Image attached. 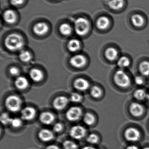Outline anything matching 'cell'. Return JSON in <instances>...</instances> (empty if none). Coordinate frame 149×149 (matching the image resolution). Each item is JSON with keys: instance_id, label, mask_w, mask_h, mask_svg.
Returning <instances> with one entry per match:
<instances>
[{"instance_id": "6da1fadb", "label": "cell", "mask_w": 149, "mask_h": 149, "mask_svg": "<svg viewBox=\"0 0 149 149\" xmlns=\"http://www.w3.org/2000/svg\"><path fill=\"white\" fill-rule=\"evenodd\" d=\"M24 44L23 39L22 37L16 33L8 35L4 41V45L7 49L12 51L22 49Z\"/></svg>"}, {"instance_id": "7a4b0ae2", "label": "cell", "mask_w": 149, "mask_h": 149, "mask_svg": "<svg viewBox=\"0 0 149 149\" xmlns=\"http://www.w3.org/2000/svg\"><path fill=\"white\" fill-rule=\"evenodd\" d=\"M74 30L77 35L84 36L86 35L90 29V23L86 18L80 17L77 18L74 23Z\"/></svg>"}, {"instance_id": "3957f363", "label": "cell", "mask_w": 149, "mask_h": 149, "mask_svg": "<svg viewBox=\"0 0 149 149\" xmlns=\"http://www.w3.org/2000/svg\"><path fill=\"white\" fill-rule=\"evenodd\" d=\"M114 80L117 86L124 88L128 87L131 81L129 75L122 70L116 72L114 76Z\"/></svg>"}, {"instance_id": "277c9868", "label": "cell", "mask_w": 149, "mask_h": 149, "mask_svg": "<svg viewBox=\"0 0 149 149\" xmlns=\"http://www.w3.org/2000/svg\"><path fill=\"white\" fill-rule=\"evenodd\" d=\"M22 101L17 95H11L7 97L5 100L6 107L12 112H18L21 109Z\"/></svg>"}, {"instance_id": "5b68a950", "label": "cell", "mask_w": 149, "mask_h": 149, "mask_svg": "<svg viewBox=\"0 0 149 149\" xmlns=\"http://www.w3.org/2000/svg\"><path fill=\"white\" fill-rule=\"evenodd\" d=\"M87 130L83 126L75 125L72 127L69 131V135L73 139L80 140L86 135Z\"/></svg>"}, {"instance_id": "8992f818", "label": "cell", "mask_w": 149, "mask_h": 149, "mask_svg": "<svg viewBox=\"0 0 149 149\" xmlns=\"http://www.w3.org/2000/svg\"><path fill=\"white\" fill-rule=\"evenodd\" d=\"M82 112L79 107H73L70 108L66 113V119L71 122L78 120L82 116Z\"/></svg>"}, {"instance_id": "52a82bcc", "label": "cell", "mask_w": 149, "mask_h": 149, "mask_svg": "<svg viewBox=\"0 0 149 149\" xmlns=\"http://www.w3.org/2000/svg\"><path fill=\"white\" fill-rule=\"evenodd\" d=\"M125 136L129 141L136 142L141 138V133L135 128H129L125 131Z\"/></svg>"}, {"instance_id": "ba28073f", "label": "cell", "mask_w": 149, "mask_h": 149, "mask_svg": "<svg viewBox=\"0 0 149 149\" xmlns=\"http://www.w3.org/2000/svg\"><path fill=\"white\" fill-rule=\"evenodd\" d=\"M38 137L42 142H49L54 139V133L48 129H43L38 132Z\"/></svg>"}, {"instance_id": "9c48e42d", "label": "cell", "mask_w": 149, "mask_h": 149, "mask_svg": "<svg viewBox=\"0 0 149 149\" xmlns=\"http://www.w3.org/2000/svg\"><path fill=\"white\" fill-rule=\"evenodd\" d=\"M85 57L82 55H77L73 56L70 59L71 65L75 68H80L83 67L86 63Z\"/></svg>"}, {"instance_id": "30bf717a", "label": "cell", "mask_w": 149, "mask_h": 149, "mask_svg": "<svg viewBox=\"0 0 149 149\" xmlns=\"http://www.w3.org/2000/svg\"><path fill=\"white\" fill-rule=\"evenodd\" d=\"M36 115V110L31 107H26L21 112V117L25 121L31 120L35 118Z\"/></svg>"}, {"instance_id": "8fae6325", "label": "cell", "mask_w": 149, "mask_h": 149, "mask_svg": "<svg viewBox=\"0 0 149 149\" xmlns=\"http://www.w3.org/2000/svg\"><path fill=\"white\" fill-rule=\"evenodd\" d=\"M68 102L69 100L66 96H58L53 101V107L57 110H62L66 107Z\"/></svg>"}, {"instance_id": "7c38bea8", "label": "cell", "mask_w": 149, "mask_h": 149, "mask_svg": "<svg viewBox=\"0 0 149 149\" xmlns=\"http://www.w3.org/2000/svg\"><path fill=\"white\" fill-rule=\"evenodd\" d=\"M129 110L131 114L135 117H140L144 112V108L138 102H133L130 105Z\"/></svg>"}, {"instance_id": "4fadbf2b", "label": "cell", "mask_w": 149, "mask_h": 149, "mask_svg": "<svg viewBox=\"0 0 149 149\" xmlns=\"http://www.w3.org/2000/svg\"><path fill=\"white\" fill-rule=\"evenodd\" d=\"M33 30L36 35L43 36L48 32L49 31V27L45 23L39 22L34 25Z\"/></svg>"}, {"instance_id": "5bb4252c", "label": "cell", "mask_w": 149, "mask_h": 149, "mask_svg": "<svg viewBox=\"0 0 149 149\" xmlns=\"http://www.w3.org/2000/svg\"><path fill=\"white\" fill-rule=\"evenodd\" d=\"M39 120L43 124L46 125H50L54 122L55 116L50 112H43L40 115Z\"/></svg>"}, {"instance_id": "9a60e30c", "label": "cell", "mask_w": 149, "mask_h": 149, "mask_svg": "<svg viewBox=\"0 0 149 149\" xmlns=\"http://www.w3.org/2000/svg\"><path fill=\"white\" fill-rule=\"evenodd\" d=\"M89 83L87 80L83 78H78L74 82V87L80 91H85L89 87Z\"/></svg>"}, {"instance_id": "2e32d148", "label": "cell", "mask_w": 149, "mask_h": 149, "mask_svg": "<svg viewBox=\"0 0 149 149\" xmlns=\"http://www.w3.org/2000/svg\"><path fill=\"white\" fill-rule=\"evenodd\" d=\"M4 21L9 24H13L16 21L17 15L14 10L8 9L4 11L3 14Z\"/></svg>"}, {"instance_id": "e0dca14e", "label": "cell", "mask_w": 149, "mask_h": 149, "mask_svg": "<svg viewBox=\"0 0 149 149\" xmlns=\"http://www.w3.org/2000/svg\"><path fill=\"white\" fill-rule=\"evenodd\" d=\"M110 23V20L107 17L101 16L97 20L96 25L99 29L105 30L108 28Z\"/></svg>"}, {"instance_id": "ac0fdd59", "label": "cell", "mask_w": 149, "mask_h": 149, "mask_svg": "<svg viewBox=\"0 0 149 149\" xmlns=\"http://www.w3.org/2000/svg\"><path fill=\"white\" fill-rule=\"evenodd\" d=\"M105 56L109 61H113L118 58L119 52L115 48L110 47L106 50Z\"/></svg>"}, {"instance_id": "d6986e66", "label": "cell", "mask_w": 149, "mask_h": 149, "mask_svg": "<svg viewBox=\"0 0 149 149\" xmlns=\"http://www.w3.org/2000/svg\"><path fill=\"white\" fill-rule=\"evenodd\" d=\"M15 85L19 89H24L29 86V81L25 77L19 76L17 77L15 82Z\"/></svg>"}, {"instance_id": "ffe728a7", "label": "cell", "mask_w": 149, "mask_h": 149, "mask_svg": "<svg viewBox=\"0 0 149 149\" xmlns=\"http://www.w3.org/2000/svg\"><path fill=\"white\" fill-rule=\"evenodd\" d=\"M29 76L33 81L38 82L43 79V74L40 70L37 69H33L30 71Z\"/></svg>"}, {"instance_id": "44dd1931", "label": "cell", "mask_w": 149, "mask_h": 149, "mask_svg": "<svg viewBox=\"0 0 149 149\" xmlns=\"http://www.w3.org/2000/svg\"><path fill=\"white\" fill-rule=\"evenodd\" d=\"M131 21L132 24L135 27H140L144 24V17L140 14H135L132 16L131 17Z\"/></svg>"}, {"instance_id": "7402d4cb", "label": "cell", "mask_w": 149, "mask_h": 149, "mask_svg": "<svg viewBox=\"0 0 149 149\" xmlns=\"http://www.w3.org/2000/svg\"><path fill=\"white\" fill-rule=\"evenodd\" d=\"M124 4V0H110L108 3L109 8L114 10H118L122 8Z\"/></svg>"}, {"instance_id": "603a6c76", "label": "cell", "mask_w": 149, "mask_h": 149, "mask_svg": "<svg viewBox=\"0 0 149 149\" xmlns=\"http://www.w3.org/2000/svg\"><path fill=\"white\" fill-rule=\"evenodd\" d=\"M67 47L68 49L72 52L78 51L80 48V42L78 39H71L68 42Z\"/></svg>"}, {"instance_id": "cb8c5ba5", "label": "cell", "mask_w": 149, "mask_h": 149, "mask_svg": "<svg viewBox=\"0 0 149 149\" xmlns=\"http://www.w3.org/2000/svg\"><path fill=\"white\" fill-rule=\"evenodd\" d=\"M139 70L141 74L144 76L149 75V62L143 61L139 65Z\"/></svg>"}, {"instance_id": "d4e9b609", "label": "cell", "mask_w": 149, "mask_h": 149, "mask_svg": "<svg viewBox=\"0 0 149 149\" xmlns=\"http://www.w3.org/2000/svg\"><path fill=\"white\" fill-rule=\"evenodd\" d=\"M59 29L61 34L64 36H69L71 33V27L68 24H62L60 25Z\"/></svg>"}, {"instance_id": "484cf974", "label": "cell", "mask_w": 149, "mask_h": 149, "mask_svg": "<svg viewBox=\"0 0 149 149\" xmlns=\"http://www.w3.org/2000/svg\"><path fill=\"white\" fill-rule=\"evenodd\" d=\"M95 117L92 114L87 113L85 114L83 117V121L87 126H91L95 122Z\"/></svg>"}, {"instance_id": "4316f807", "label": "cell", "mask_w": 149, "mask_h": 149, "mask_svg": "<svg viewBox=\"0 0 149 149\" xmlns=\"http://www.w3.org/2000/svg\"><path fill=\"white\" fill-rule=\"evenodd\" d=\"M130 65V60L126 56L120 58L117 62V65L121 69H124L128 67Z\"/></svg>"}, {"instance_id": "83f0119b", "label": "cell", "mask_w": 149, "mask_h": 149, "mask_svg": "<svg viewBox=\"0 0 149 149\" xmlns=\"http://www.w3.org/2000/svg\"><path fill=\"white\" fill-rule=\"evenodd\" d=\"M148 95L146 91L142 88L137 89L134 93L135 98L139 100H143L147 98Z\"/></svg>"}, {"instance_id": "f1b7e54d", "label": "cell", "mask_w": 149, "mask_h": 149, "mask_svg": "<svg viewBox=\"0 0 149 149\" xmlns=\"http://www.w3.org/2000/svg\"><path fill=\"white\" fill-rule=\"evenodd\" d=\"M19 58L23 62H28L30 61L31 56L29 52L26 50H22L19 55Z\"/></svg>"}, {"instance_id": "f546056e", "label": "cell", "mask_w": 149, "mask_h": 149, "mask_svg": "<svg viewBox=\"0 0 149 149\" xmlns=\"http://www.w3.org/2000/svg\"><path fill=\"white\" fill-rule=\"evenodd\" d=\"M63 147L64 149H78V144L70 140L64 141L63 143Z\"/></svg>"}, {"instance_id": "4dcf8cb0", "label": "cell", "mask_w": 149, "mask_h": 149, "mask_svg": "<svg viewBox=\"0 0 149 149\" xmlns=\"http://www.w3.org/2000/svg\"><path fill=\"white\" fill-rule=\"evenodd\" d=\"M86 141L88 143L91 144H96L98 143L99 141V136L94 134H90L87 136Z\"/></svg>"}, {"instance_id": "1f68e13d", "label": "cell", "mask_w": 149, "mask_h": 149, "mask_svg": "<svg viewBox=\"0 0 149 149\" xmlns=\"http://www.w3.org/2000/svg\"><path fill=\"white\" fill-rule=\"evenodd\" d=\"M11 119L12 118H10L9 115L6 113H3L1 115V118H0L1 123L5 126L10 125Z\"/></svg>"}, {"instance_id": "d6a6232c", "label": "cell", "mask_w": 149, "mask_h": 149, "mask_svg": "<svg viewBox=\"0 0 149 149\" xmlns=\"http://www.w3.org/2000/svg\"><path fill=\"white\" fill-rule=\"evenodd\" d=\"M91 94L94 98H98L102 94V91L99 87L94 86L91 88Z\"/></svg>"}, {"instance_id": "836d02e7", "label": "cell", "mask_w": 149, "mask_h": 149, "mask_svg": "<svg viewBox=\"0 0 149 149\" xmlns=\"http://www.w3.org/2000/svg\"><path fill=\"white\" fill-rule=\"evenodd\" d=\"M22 120L18 118H12L10 125L15 128H18L22 127Z\"/></svg>"}, {"instance_id": "e575fe53", "label": "cell", "mask_w": 149, "mask_h": 149, "mask_svg": "<svg viewBox=\"0 0 149 149\" xmlns=\"http://www.w3.org/2000/svg\"><path fill=\"white\" fill-rule=\"evenodd\" d=\"M82 99V96L78 93H73L70 97L71 101L74 102H78L80 101Z\"/></svg>"}, {"instance_id": "d590c367", "label": "cell", "mask_w": 149, "mask_h": 149, "mask_svg": "<svg viewBox=\"0 0 149 149\" xmlns=\"http://www.w3.org/2000/svg\"><path fill=\"white\" fill-rule=\"evenodd\" d=\"M63 130V126L61 123H57L54 124L53 126V130L54 132L59 133Z\"/></svg>"}, {"instance_id": "8d00e7d4", "label": "cell", "mask_w": 149, "mask_h": 149, "mask_svg": "<svg viewBox=\"0 0 149 149\" xmlns=\"http://www.w3.org/2000/svg\"><path fill=\"white\" fill-rule=\"evenodd\" d=\"M135 82L136 84L138 85H141L144 82V79L141 76H136L135 78Z\"/></svg>"}, {"instance_id": "74e56055", "label": "cell", "mask_w": 149, "mask_h": 149, "mask_svg": "<svg viewBox=\"0 0 149 149\" xmlns=\"http://www.w3.org/2000/svg\"><path fill=\"white\" fill-rule=\"evenodd\" d=\"M24 0H10V2L12 5L17 6L21 5L24 2Z\"/></svg>"}, {"instance_id": "f35d334b", "label": "cell", "mask_w": 149, "mask_h": 149, "mask_svg": "<svg viewBox=\"0 0 149 149\" xmlns=\"http://www.w3.org/2000/svg\"><path fill=\"white\" fill-rule=\"evenodd\" d=\"M10 72L11 75L17 76L19 74V71L18 69L16 67H12L10 69Z\"/></svg>"}, {"instance_id": "ab89813d", "label": "cell", "mask_w": 149, "mask_h": 149, "mask_svg": "<svg viewBox=\"0 0 149 149\" xmlns=\"http://www.w3.org/2000/svg\"><path fill=\"white\" fill-rule=\"evenodd\" d=\"M45 149H61L57 145L55 144H51L47 146Z\"/></svg>"}, {"instance_id": "60d3db41", "label": "cell", "mask_w": 149, "mask_h": 149, "mask_svg": "<svg viewBox=\"0 0 149 149\" xmlns=\"http://www.w3.org/2000/svg\"><path fill=\"white\" fill-rule=\"evenodd\" d=\"M127 149H139L138 147H136L135 145H131V146H129L127 148Z\"/></svg>"}, {"instance_id": "b9f144b4", "label": "cell", "mask_w": 149, "mask_h": 149, "mask_svg": "<svg viewBox=\"0 0 149 149\" xmlns=\"http://www.w3.org/2000/svg\"><path fill=\"white\" fill-rule=\"evenodd\" d=\"M82 149H95V148L92 146H86L84 147Z\"/></svg>"}, {"instance_id": "7bdbcfd3", "label": "cell", "mask_w": 149, "mask_h": 149, "mask_svg": "<svg viewBox=\"0 0 149 149\" xmlns=\"http://www.w3.org/2000/svg\"><path fill=\"white\" fill-rule=\"evenodd\" d=\"M147 99H148V100L149 102V94L148 95V97H147Z\"/></svg>"}, {"instance_id": "ee69618b", "label": "cell", "mask_w": 149, "mask_h": 149, "mask_svg": "<svg viewBox=\"0 0 149 149\" xmlns=\"http://www.w3.org/2000/svg\"><path fill=\"white\" fill-rule=\"evenodd\" d=\"M149 149V148H144V149Z\"/></svg>"}]
</instances>
